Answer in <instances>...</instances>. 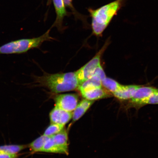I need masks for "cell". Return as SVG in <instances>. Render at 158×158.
Listing matches in <instances>:
<instances>
[{
    "label": "cell",
    "instance_id": "cell-1",
    "mask_svg": "<svg viewBox=\"0 0 158 158\" xmlns=\"http://www.w3.org/2000/svg\"><path fill=\"white\" fill-rule=\"evenodd\" d=\"M33 77L34 85L45 87L55 94L74 90L79 86L75 72L54 74L45 73L42 76Z\"/></svg>",
    "mask_w": 158,
    "mask_h": 158
},
{
    "label": "cell",
    "instance_id": "cell-2",
    "mask_svg": "<svg viewBox=\"0 0 158 158\" xmlns=\"http://www.w3.org/2000/svg\"><path fill=\"white\" fill-rule=\"evenodd\" d=\"M125 0H116L98 9L89 10L92 17V26L94 34L100 36L107 27L114 15L123 6Z\"/></svg>",
    "mask_w": 158,
    "mask_h": 158
},
{
    "label": "cell",
    "instance_id": "cell-3",
    "mask_svg": "<svg viewBox=\"0 0 158 158\" xmlns=\"http://www.w3.org/2000/svg\"><path fill=\"white\" fill-rule=\"evenodd\" d=\"M48 31L41 36L35 38L22 39L11 41L0 46V54H24L31 49L38 48L45 41L52 40Z\"/></svg>",
    "mask_w": 158,
    "mask_h": 158
},
{
    "label": "cell",
    "instance_id": "cell-4",
    "mask_svg": "<svg viewBox=\"0 0 158 158\" xmlns=\"http://www.w3.org/2000/svg\"><path fill=\"white\" fill-rule=\"evenodd\" d=\"M107 45L106 43L104 44L91 60L75 72L78 81L79 86L91 77L97 69L101 65L102 55L106 50Z\"/></svg>",
    "mask_w": 158,
    "mask_h": 158
},
{
    "label": "cell",
    "instance_id": "cell-5",
    "mask_svg": "<svg viewBox=\"0 0 158 158\" xmlns=\"http://www.w3.org/2000/svg\"><path fill=\"white\" fill-rule=\"evenodd\" d=\"M156 89L152 87L139 85L132 98L127 101V108H134L138 110L145 106L146 101Z\"/></svg>",
    "mask_w": 158,
    "mask_h": 158
},
{
    "label": "cell",
    "instance_id": "cell-6",
    "mask_svg": "<svg viewBox=\"0 0 158 158\" xmlns=\"http://www.w3.org/2000/svg\"><path fill=\"white\" fill-rule=\"evenodd\" d=\"M54 100L55 106L70 112L74 111L78 102V96L75 94H59Z\"/></svg>",
    "mask_w": 158,
    "mask_h": 158
},
{
    "label": "cell",
    "instance_id": "cell-7",
    "mask_svg": "<svg viewBox=\"0 0 158 158\" xmlns=\"http://www.w3.org/2000/svg\"><path fill=\"white\" fill-rule=\"evenodd\" d=\"M106 77L105 73L101 65L95 71L94 74L80 85L78 89L80 91L87 89L102 87V81Z\"/></svg>",
    "mask_w": 158,
    "mask_h": 158
},
{
    "label": "cell",
    "instance_id": "cell-8",
    "mask_svg": "<svg viewBox=\"0 0 158 158\" xmlns=\"http://www.w3.org/2000/svg\"><path fill=\"white\" fill-rule=\"evenodd\" d=\"M72 117L73 112L65 111L55 106L49 114L51 123L64 126L72 119Z\"/></svg>",
    "mask_w": 158,
    "mask_h": 158
},
{
    "label": "cell",
    "instance_id": "cell-9",
    "mask_svg": "<svg viewBox=\"0 0 158 158\" xmlns=\"http://www.w3.org/2000/svg\"><path fill=\"white\" fill-rule=\"evenodd\" d=\"M81 94L85 99L94 101L111 97L110 92L102 87L93 88L80 91Z\"/></svg>",
    "mask_w": 158,
    "mask_h": 158
},
{
    "label": "cell",
    "instance_id": "cell-10",
    "mask_svg": "<svg viewBox=\"0 0 158 158\" xmlns=\"http://www.w3.org/2000/svg\"><path fill=\"white\" fill-rule=\"evenodd\" d=\"M139 85H123L119 90L112 94L117 98L118 100L121 101H128L133 96L134 92Z\"/></svg>",
    "mask_w": 158,
    "mask_h": 158
},
{
    "label": "cell",
    "instance_id": "cell-11",
    "mask_svg": "<svg viewBox=\"0 0 158 158\" xmlns=\"http://www.w3.org/2000/svg\"><path fill=\"white\" fill-rule=\"evenodd\" d=\"M94 103V101L88 100L86 99H84L79 102L73 112V121L75 122L80 119Z\"/></svg>",
    "mask_w": 158,
    "mask_h": 158
},
{
    "label": "cell",
    "instance_id": "cell-12",
    "mask_svg": "<svg viewBox=\"0 0 158 158\" xmlns=\"http://www.w3.org/2000/svg\"><path fill=\"white\" fill-rule=\"evenodd\" d=\"M52 137L55 143L64 152V155H68V137L66 130L64 128L62 131L52 136Z\"/></svg>",
    "mask_w": 158,
    "mask_h": 158
},
{
    "label": "cell",
    "instance_id": "cell-13",
    "mask_svg": "<svg viewBox=\"0 0 158 158\" xmlns=\"http://www.w3.org/2000/svg\"><path fill=\"white\" fill-rule=\"evenodd\" d=\"M57 14L56 24L61 25L63 18L66 15L63 0H53Z\"/></svg>",
    "mask_w": 158,
    "mask_h": 158
},
{
    "label": "cell",
    "instance_id": "cell-14",
    "mask_svg": "<svg viewBox=\"0 0 158 158\" xmlns=\"http://www.w3.org/2000/svg\"><path fill=\"white\" fill-rule=\"evenodd\" d=\"M50 137L43 134L31 142L28 147L33 152H41L45 143Z\"/></svg>",
    "mask_w": 158,
    "mask_h": 158
},
{
    "label": "cell",
    "instance_id": "cell-15",
    "mask_svg": "<svg viewBox=\"0 0 158 158\" xmlns=\"http://www.w3.org/2000/svg\"><path fill=\"white\" fill-rule=\"evenodd\" d=\"M43 152L64 154L58 145L55 143L52 137L49 138L43 147L42 152Z\"/></svg>",
    "mask_w": 158,
    "mask_h": 158
},
{
    "label": "cell",
    "instance_id": "cell-16",
    "mask_svg": "<svg viewBox=\"0 0 158 158\" xmlns=\"http://www.w3.org/2000/svg\"><path fill=\"white\" fill-rule=\"evenodd\" d=\"M102 86L112 94L117 91L122 85L113 79L106 77L102 81Z\"/></svg>",
    "mask_w": 158,
    "mask_h": 158
},
{
    "label": "cell",
    "instance_id": "cell-17",
    "mask_svg": "<svg viewBox=\"0 0 158 158\" xmlns=\"http://www.w3.org/2000/svg\"><path fill=\"white\" fill-rule=\"evenodd\" d=\"M26 145H5L0 146V152L9 154H15L24 149Z\"/></svg>",
    "mask_w": 158,
    "mask_h": 158
},
{
    "label": "cell",
    "instance_id": "cell-18",
    "mask_svg": "<svg viewBox=\"0 0 158 158\" xmlns=\"http://www.w3.org/2000/svg\"><path fill=\"white\" fill-rule=\"evenodd\" d=\"M64 127V126L60 124L51 123L45 130L44 135L49 137H52L62 131Z\"/></svg>",
    "mask_w": 158,
    "mask_h": 158
},
{
    "label": "cell",
    "instance_id": "cell-19",
    "mask_svg": "<svg viewBox=\"0 0 158 158\" xmlns=\"http://www.w3.org/2000/svg\"><path fill=\"white\" fill-rule=\"evenodd\" d=\"M17 154H9L0 152V158H17Z\"/></svg>",
    "mask_w": 158,
    "mask_h": 158
},
{
    "label": "cell",
    "instance_id": "cell-20",
    "mask_svg": "<svg viewBox=\"0 0 158 158\" xmlns=\"http://www.w3.org/2000/svg\"><path fill=\"white\" fill-rule=\"evenodd\" d=\"M64 4L66 6L71 7L72 6V0H63Z\"/></svg>",
    "mask_w": 158,
    "mask_h": 158
},
{
    "label": "cell",
    "instance_id": "cell-21",
    "mask_svg": "<svg viewBox=\"0 0 158 158\" xmlns=\"http://www.w3.org/2000/svg\"><path fill=\"white\" fill-rule=\"evenodd\" d=\"M155 94L156 96V99L157 101V104H158V89H156L155 92Z\"/></svg>",
    "mask_w": 158,
    "mask_h": 158
}]
</instances>
